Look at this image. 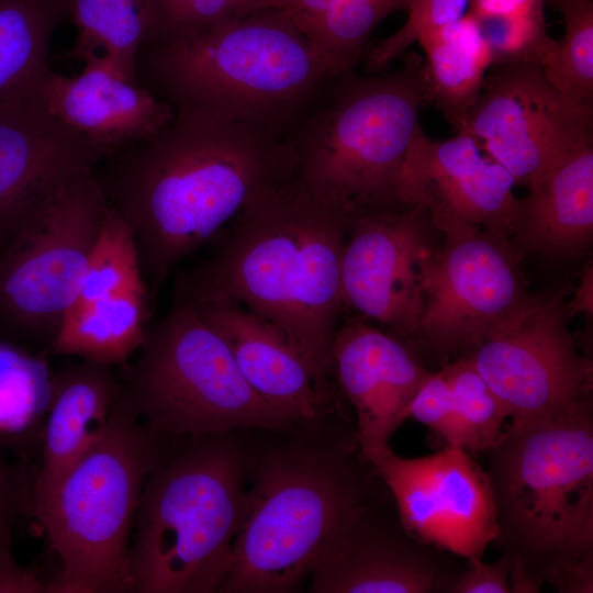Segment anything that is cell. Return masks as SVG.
I'll return each mask as SVG.
<instances>
[{"mask_svg":"<svg viewBox=\"0 0 593 593\" xmlns=\"http://www.w3.org/2000/svg\"><path fill=\"white\" fill-rule=\"evenodd\" d=\"M174 111L155 135L94 168L109 204L133 228L155 287L250 203L296 174L287 138L201 111Z\"/></svg>","mask_w":593,"mask_h":593,"instance_id":"cell-1","label":"cell"},{"mask_svg":"<svg viewBox=\"0 0 593 593\" xmlns=\"http://www.w3.org/2000/svg\"><path fill=\"white\" fill-rule=\"evenodd\" d=\"M348 214L295 180L250 203L211 257L179 280L190 299L233 302L280 332L324 377L344 309Z\"/></svg>","mask_w":593,"mask_h":593,"instance_id":"cell-2","label":"cell"},{"mask_svg":"<svg viewBox=\"0 0 593 593\" xmlns=\"http://www.w3.org/2000/svg\"><path fill=\"white\" fill-rule=\"evenodd\" d=\"M250 449L245 513L219 592L299 591L327 541L390 495L339 411Z\"/></svg>","mask_w":593,"mask_h":593,"instance_id":"cell-3","label":"cell"},{"mask_svg":"<svg viewBox=\"0 0 593 593\" xmlns=\"http://www.w3.org/2000/svg\"><path fill=\"white\" fill-rule=\"evenodd\" d=\"M338 75L280 9L191 37L143 44L137 82L174 110L201 111L289 138Z\"/></svg>","mask_w":593,"mask_h":593,"instance_id":"cell-4","label":"cell"},{"mask_svg":"<svg viewBox=\"0 0 593 593\" xmlns=\"http://www.w3.org/2000/svg\"><path fill=\"white\" fill-rule=\"evenodd\" d=\"M187 438L145 482L130 549L133 592H219L228 570L250 448L235 432Z\"/></svg>","mask_w":593,"mask_h":593,"instance_id":"cell-5","label":"cell"},{"mask_svg":"<svg viewBox=\"0 0 593 593\" xmlns=\"http://www.w3.org/2000/svg\"><path fill=\"white\" fill-rule=\"evenodd\" d=\"M488 452L504 552L540 583L593 560L592 402L522 426L508 425Z\"/></svg>","mask_w":593,"mask_h":593,"instance_id":"cell-6","label":"cell"},{"mask_svg":"<svg viewBox=\"0 0 593 593\" xmlns=\"http://www.w3.org/2000/svg\"><path fill=\"white\" fill-rule=\"evenodd\" d=\"M426 100L424 61L416 53L393 71L343 74L289 138L295 182L348 216L402 205L399 176Z\"/></svg>","mask_w":593,"mask_h":593,"instance_id":"cell-7","label":"cell"},{"mask_svg":"<svg viewBox=\"0 0 593 593\" xmlns=\"http://www.w3.org/2000/svg\"><path fill=\"white\" fill-rule=\"evenodd\" d=\"M163 439L121 389L101 439L31 512L60 562L47 592H133L134 523L145 482L164 454Z\"/></svg>","mask_w":593,"mask_h":593,"instance_id":"cell-8","label":"cell"},{"mask_svg":"<svg viewBox=\"0 0 593 593\" xmlns=\"http://www.w3.org/2000/svg\"><path fill=\"white\" fill-rule=\"evenodd\" d=\"M120 382L139 419L163 438L299 425L250 387L225 340L178 293L166 316L147 327Z\"/></svg>","mask_w":593,"mask_h":593,"instance_id":"cell-9","label":"cell"},{"mask_svg":"<svg viewBox=\"0 0 593 593\" xmlns=\"http://www.w3.org/2000/svg\"><path fill=\"white\" fill-rule=\"evenodd\" d=\"M108 209L90 169L0 222V337L51 344L78 299Z\"/></svg>","mask_w":593,"mask_h":593,"instance_id":"cell-10","label":"cell"},{"mask_svg":"<svg viewBox=\"0 0 593 593\" xmlns=\"http://www.w3.org/2000/svg\"><path fill=\"white\" fill-rule=\"evenodd\" d=\"M567 287L527 294L466 357L502 402L511 425L592 402V360L568 328Z\"/></svg>","mask_w":593,"mask_h":593,"instance_id":"cell-11","label":"cell"},{"mask_svg":"<svg viewBox=\"0 0 593 593\" xmlns=\"http://www.w3.org/2000/svg\"><path fill=\"white\" fill-rule=\"evenodd\" d=\"M459 132L528 189L572 153L593 145V105L562 96L538 64H497Z\"/></svg>","mask_w":593,"mask_h":593,"instance_id":"cell-12","label":"cell"},{"mask_svg":"<svg viewBox=\"0 0 593 593\" xmlns=\"http://www.w3.org/2000/svg\"><path fill=\"white\" fill-rule=\"evenodd\" d=\"M510 238L474 226L444 232L429 260L415 336L443 365L468 351L527 294Z\"/></svg>","mask_w":593,"mask_h":593,"instance_id":"cell-13","label":"cell"},{"mask_svg":"<svg viewBox=\"0 0 593 593\" xmlns=\"http://www.w3.org/2000/svg\"><path fill=\"white\" fill-rule=\"evenodd\" d=\"M428 212L418 205L348 216L343 255L344 306L414 337L424 300L426 267L439 248Z\"/></svg>","mask_w":593,"mask_h":593,"instance_id":"cell-14","label":"cell"},{"mask_svg":"<svg viewBox=\"0 0 593 593\" xmlns=\"http://www.w3.org/2000/svg\"><path fill=\"white\" fill-rule=\"evenodd\" d=\"M404 528L418 540L466 560L483 558L499 529L485 471L466 450L447 446L403 458L392 449L372 463Z\"/></svg>","mask_w":593,"mask_h":593,"instance_id":"cell-15","label":"cell"},{"mask_svg":"<svg viewBox=\"0 0 593 593\" xmlns=\"http://www.w3.org/2000/svg\"><path fill=\"white\" fill-rule=\"evenodd\" d=\"M390 500L366 505L327 541L310 571V592L451 593L463 569L412 536Z\"/></svg>","mask_w":593,"mask_h":593,"instance_id":"cell-16","label":"cell"},{"mask_svg":"<svg viewBox=\"0 0 593 593\" xmlns=\"http://www.w3.org/2000/svg\"><path fill=\"white\" fill-rule=\"evenodd\" d=\"M514 186L468 134L434 141L419 127L400 171L398 199L425 209L443 233L474 226L512 240L518 210Z\"/></svg>","mask_w":593,"mask_h":593,"instance_id":"cell-17","label":"cell"},{"mask_svg":"<svg viewBox=\"0 0 593 593\" xmlns=\"http://www.w3.org/2000/svg\"><path fill=\"white\" fill-rule=\"evenodd\" d=\"M331 358L338 389L356 412L360 452L372 465L392 449L390 440L429 371L400 336L359 317L339 323Z\"/></svg>","mask_w":593,"mask_h":593,"instance_id":"cell-18","label":"cell"},{"mask_svg":"<svg viewBox=\"0 0 593 593\" xmlns=\"http://www.w3.org/2000/svg\"><path fill=\"white\" fill-rule=\"evenodd\" d=\"M107 157L34 92L0 103V222L51 199Z\"/></svg>","mask_w":593,"mask_h":593,"instance_id":"cell-19","label":"cell"},{"mask_svg":"<svg viewBox=\"0 0 593 593\" xmlns=\"http://www.w3.org/2000/svg\"><path fill=\"white\" fill-rule=\"evenodd\" d=\"M187 299L225 340L250 387L296 424L317 423L339 411L328 378L270 324L226 300Z\"/></svg>","mask_w":593,"mask_h":593,"instance_id":"cell-20","label":"cell"},{"mask_svg":"<svg viewBox=\"0 0 593 593\" xmlns=\"http://www.w3.org/2000/svg\"><path fill=\"white\" fill-rule=\"evenodd\" d=\"M83 70L66 77L49 69L34 94L58 120L108 157L159 132L174 109L126 76L107 56L88 54Z\"/></svg>","mask_w":593,"mask_h":593,"instance_id":"cell-21","label":"cell"},{"mask_svg":"<svg viewBox=\"0 0 593 593\" xmlns=\"http://www.w3.org/2000/svg\"><path fill=\"white\" fill-rule=\"evenodd\" d=\"M113 366L87 360L54 371L53 394L41 430V462L32 504L41 503L63 474L103 436L121 393Z\"/></svg>","mask_w":593,"mask_h":593,"instance_id":"cell-22","label":"cell"},{"mask_svg":"<svg viewBox=\"0 0 593 593\" xmlns=\"http://www.w3.org/2000/svg\"><path fill=\"white\" fill-rule=\"evenodd\" d=\"M593 238V145L546 174L518 199L512 243L550 257L585 253Z\"/></svg>","mask_w":593,"mask_h":593,"instance_id":"cell-23","label":"cell"},{"mask_svg":"<svg viewBox=\"0 0 593 593\" xmlns=\"http://www.w3.org/2000/svg\"><path fill=\"white\" fill-rule=\"evenodd\" d=\"M427 100L434 102L458 133L479 99L492 56L474 21H458L423 34Z\"/></svg>","mask_w":593,"mask_h":593,"instance_id":"cell-24","label":"cell"},{"mask_svg":"<svg viewBox=\"0 0 593 593\" xmlns=\"http://www.w3.org/2000/svg\"><path fill=\"white\" fill-rule=\"evenodd\" d=\"M147 317V291L74 305L49 344L51 351L101 365L124 366L145 342Z\"/></svg>","mask_w":593,"mask_h":593,"instance_id":"cell-25","label":"cell"},{"mask_svg":"<svg viewBox=\"0 0 593 593\" xmlns=\"http://www.w3.org/2000/svg\"><path fill=\"white\" fill-rule=\"evenodd\" d=\"M68 0H0V103L32 94L51 69L49 45Z\"/></svg>","mask_w":593,"mask_h":593,"instance_id":"cell-26","label":"cell"},{"mask_svg":"<svg viewBox=\"0 0 593 593\" xmlns=\"http://www.w3.org/2000/svg\"><path fill=\"white\" fill-rule=\"evenodd\" d=\"M53 377L44 353L0 337V445L23 459L41 437Z\"/></svg>","mask_w":593,"mask_h":593,"instance_id":"cell-27","label":"cell"},{"mask_svg":"<svg viewBox=\"0 0 593 593\" xmlns=\"http://www.w3.org/2000/svg\"><path fill=\"white\" fill-rule=\"evenodd\" d=\"M411 0H346L313 15L291 18L313 48L338 74L355 69L374 29Z\"/></svg>","mask_w":593,"mask_h":593,"instance_id":"cell-28","label":"cell"},{"mask_svg":"<svg viewBox=\"0 0 593 593\" xmlns=\"http://www.w3.org/2000/svg\"><path fill=\"white\" fill-rule=\"evenodd\" d=\"M147 0H68V12L78 30L71 49L75 58L104 49L126 76L136 79V58L145 37Z\"/></svg>","mask_w":593,"mask_h":593,"instance_id":"cell-29","label":"cell"},{"mask_svg":"<svg viewBox=\"0 0 593 593\" xmlns=\"http://www.w3.org/2000/svg\"><path fill=\"white\" fill-rule=\"evenodd\" d=\"M544 2L471 0L467 14L488 44L493 65L544 63L555 44L547 33Z\"/></svg>","mask_w":593,"mask_h":593,"instance_id":"cell-30","label":"cell"},{"mask_svg":"<svg viewBox=\"0 0 593 593\" xmlns=\"http://www.w3.org/2000/svg\"><path fill=\"white\" fill-rule=\"evenodd\" d=\"M142 270L134 231L109 204L74 305L116 294L146 292Z\"/></svg>","mask_w":593,"mask_h":593,"instance_id":"cell-31","label":"cell"},{"mask_svg":"<svg viewBox=\"0 0 593 593\" xmlns=\"http://www.w3.org/2000/svg\"><path fill=\"white\" fill-rule=\"evenodd\" d=\"M566 31L541 64L548 81L567 99L593 105L592 0H555Z\"/></svg>","mask_w":593,"mask_h":593,"instance_id":"cell-32","label":"cell"},{"mask_svg":"<svg viewBox=\"0 0 593 593\" xmlns=\"http://www.w3.org/2000/svg\"><path fill=\"white\" fill-rule=\"evenodd\" d=\"M441 370L452 394L458 447L469 454L489 450L504 432L506 409L466 357Z\"/></svg>","mask_w":593,"mask_h":593,"instance_id":"cell-33","label":"cell"},{"mask_svg":"<svg viewBox=\"0 0 593 593\" xmlns=\"http://www.w3.org/2000/svg\"><path fill=\"white\" fill-rule=\"evenodd\" d=\"M0 445V592H42L44 584L13 556V529L31 514L33 477L25 459Z\"/></svg>","mask_w":593,"mask_h":593,"instance_id":"cell-34","label":"cell"},{"mask_svg":"<svg viewBox=\"0 0 593 593\" xmlns=\"http://www.w3.org/2000/svg\"><path fill=\"white\" fill-rule=\"evenodd\" d=\"M470 2L471 0H411L404 25L367 54V74L384 71L423 34L463 18Z\"/></svg>","mask_w":593,"mask_h":593,"instance_id":"cell-35","label":"cell"},{"mask_svg":"<svg viewBox=\"0 0 593 593\" xmlns=\"http://www.w3.org/2000/svg\"><path fill=\"white\" fill-rule=\"evenodd\" d=\"M407 418L425 424L444 438L447 446L458 447L454 400L443 370L429 372L410 404Z\"/></svg>","mask_w":593,"mask_h":593,"instance_id":"cell-36","label":"cell"},{"mask_svg":"<svg viewBox=\"0 0 593 593\" xmlns=\"http://www.w3.org/2000/svg\"><path fill=\"white\" fill-rule=\"evenodd\" d=\"M198 1L147 0L144 5L145 37L143 44L172 41Z\"/></svg>","mask_w":593,"mask_h":593,"instance_id":"cell-37","label":"cell"},{"mask_svg":"<svg viewBox=\"0 0 593 593\" xmlns=\"http://www.w3.org/2000/svg\"><path fill=\"white\" fill-rule=\"evenodd\" d=\"M467 561L451 593H510L511 559L507 553L494 563H485L481 558Z\"/></svg>","mask_w":593,"mask_h":593,"instance_id":"cell-38","label":"cell"},{"mask_svg":"<svg viewBox=\"0 0 593 593\" xmlns=\"http://www.w3.org/2000/svg\"><path fill=\"white\" fill-rule=\"evenodd\" d=\"M346 0H250L242 12V18L257 10L275 8L283 10L290 18L313 15Z\"/></svg>","mask_w":593,"mask_h":593,"instance_id":"cell-39","label":"cell"},{"mask_svg":"<svg viewBox=\"0 0 593 593\" xmlns=\"http://www.w3.org/2000/svg\"><path fill=\"white\" fill-rule=\"evenodd\" d=\"M593 270L592 265L584 270L579 287L574 292V299L567 303L569 315L580 312L592 315L593 312Z\"/></svg>","mask_w":593,"mask_h":593,"instance_id":"cell-40","label":"cell"},{"mask_svg":"<svg viewBox=\"0 0 593 593\" xmlns=\"http://www.w3.org/2000/svg\"><path fill=\"white\" fill-rule=\"evenodd\" d=\"M510 593L539 592L541 584L526 569L521 559L512 556H510Z\"/></svg>","mask_w":593,"mask_h":593,"instance_id":"cell-41","label":"cell"},{"mask_svg":"<svg viewBox=\"0 0 593 593\" xmlns=\"http://www.w3.org/2000/svg\"><path fill=\"white\" fill-rule=\"evenodd\" d=\"M555 0H551V2H553Z\"/></svg>","mask_w":593,"mask_h":593,"instance_id":"cell-42","label":"cell"}]
</instances>
